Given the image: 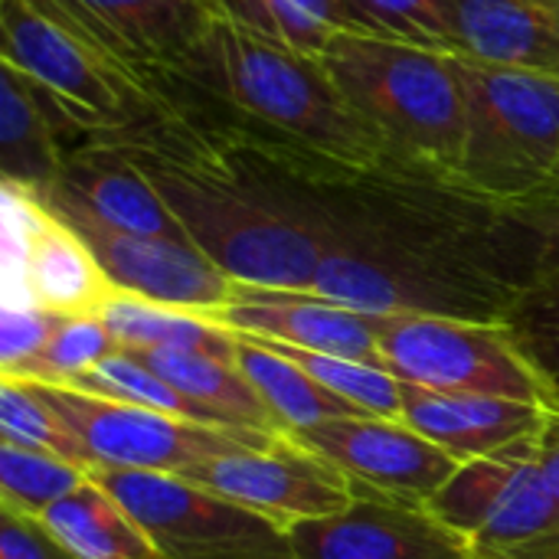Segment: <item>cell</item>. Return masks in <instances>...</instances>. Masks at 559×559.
<instances>
[{"label": "cell", "instance_id": "obj_5", "mask_svg": "<svg viewBox=\"0 0 559 559\" xmlns=\"http://www.w3.org/2000/svg\"><path fill=\"white\" fill-rule=\"evenodd\" d=\"M3 62L46 88L88 131L154 108L151 85L49 0H3Z\"/></svg>", "mask_w": 559, "mask_h": 559}, {"label": "cell", "instance_id": "obj_3", "mask_svg": "<svg viewBox=\"0 0 559 559\" xmlns=\"http://www.w3.org/2000/svg\"><path fill=\"white\" fill-rule=\"evenodd\" d=\"M318 62L403 174L452 187L465 144V95L449 52L337 29Z\"/></svg>", "mask_w": 559, "mask_h": 559}, {"label": "cell", "instance_id": "obj_25", "mask_svg": "<svg viewBox=\"0 0 559 559\" xmlns=\"http://www.w3.org/2000/svg\"><path fill=\"white\" fill-rule=\"evenodd\" d=\"M341 29L409 43L432 52H459L452 0H337Z\"/></svg>", "mask_w": 559, "mask_h": 559}, {"label": "cell", "instance_id": "obj_13", "mask_svg": "<svg viewBox=\"0 0 559 559\" xmlns=\"http://www.w3.org/2000/svg\"><path fill=\"white\" fill-rule=\"evenodd\" d=\"M354 495L347 511L288 531L295 559H478L475 547L426 504L360 488Z\"/></svg>", "mask_w": 559, "mask_h": 559}, {"label": "cell", "instance_id": "obj_24", "mask_svg": "<svg viewBox=\"0 0 559 559\" xmlns=\"http://www.w3.org/2000/svg\"><path fill=\"white\" fill-rule=\"evenodd\" d=\"M213 20L278 43L301 56H321L341 29L337 0H203Z\"/></svg>", "mask_w": 559, "mask_h": 559}, {"label": "cell", "instance_id": "obj_14", "mask_svg": "<svg viewBox=\"0 0 559 559\" xmlns=\"http://www.w3.org/2000/svg\"><path fill=\"white\" fill-rule=\"evenodd\" d=\"M210 321L236 334H249L301 350L334 354L386 370L380 354V334H377L380 318L344 308L318 292L236 285L229 301L219 311H213Z\"/></svg>", "mask_w": 559, "mask_h": 559}, {"label": "cell", "instance_id": "obj_11", "mask_svg": "<svg viewBox=\"0 0 559 559\" xmlns=\"http://www.w3.org/2000/svg\"><path fill=\"white\" fill-rule=\"evenodd\" d=\"M180 478L269 518L282 531L341 514L357 498L350 481L334 465L301 449L288 436L269 449H246L200 462Z\"/></svg>", "mask_w": 559, "mask_h": 559}, {"label": "cell", "instance_id": "obj_22", "mask_svg": "<svg viewBox=\"0 0 559 559\" xmlns=\"http://www.w3.org/2000/svg\"><path fill=\"white\" fill-rule=\"evenodd\" d=\"M236 367L265 400L269 413L278 419L285 436L305 432V429H314L344 416H370L357 409L354 403L334 396L321 383H314L298 364H292L288 357H282L278 350H272L269 344L255 337L236 334Z\"/></svg>", "mask_w": 559, "mask_h": 559}, {"label": "cell", "instance_id": "obj_38", "mask_svg": "<svg viewBox=\"0 0 559 559\" xmlns=\"http://www.w3.org/2000/svg\"><path fill=\"white\" fill-rule=\"evenodd\" d=\"M550 403H554V406H557V409H559V396H554V400H550Z\"/></svg>", "mask_w": 559, "mask_h": 559}, {"label": "cell", "instance_id": "obj_6", "mask_svg": "<svg viewBox=\"0 0 559 559\" xmlns=\"http://www.w3.org/2000/svg\"><path fill=\"white\" fill-rule=\"evenodd\" d=\"M377 334L386 370L403 383L439 393L508 396L544 406L554 400L501 321L396 314L380 318Z\"/></svg>", "mask_w": 559, "mask_h": 559}, {"label": "cell", "instance_id": "obj_15", "mask_svg": "<svg viewBox=\"0 0 559 559\" xmlns=\"http://www.w3.org/2000/svg\"><path fill=\"white\" fill-rule=\"evenodd\" d=\"M138 79L187 75L206 26L203 0H49Z\"/></svg>", "mask_w": 559, "mask_h": 559}, {"label": "cell", "instance_id": "obj_18", "mask_svg": "<svg viewBox=\"0 0 559 559\" xmlns=\"http://www.w3.org/2000/svg\"><path fill=\"white\" fill-rule=\"evenodd\" d=\"M465 59L559 79V7L540 0H452Z\"/></svg>", "mask_w": 559, "mask_h": 559}, {"label": "cell", "instance_id": "obj_8", "mask_svg": "<svg viewBox=\"0 0 559 559\" xmlns=\"http://www.w3.org/2000/svg\"><path fill=\"white\" fill-rule=\"evenodd\" d=\"M33 386L82 439L95 472L121 468V472L183 475L200 462L246 452V449H269L272 442H278L262 432L174 419L144 406L102 400L72 386H46V383H33Z\"/></svg>", "mask_w": 559, "mask_h": 559}, {"label": "cell", "instance_id": "obj_20", "mask_svg": "<svg viewBox=\"0 0 559 559\" xmlns=\"http://www.w3.org/2000/svg\"><path fill=\"white\" fill-rule=\"evenodd\" d=\"M124 354H131L147 370L164 377L170 386H177L193 403L206 406L223 426L262 432V436H275V439L285 436L278 419L269 413L265 400L255 393V386L236 367V360L190 354V350H124Z\"/></svg>", "mask_w": 559, "mask_h": 559}, {"label": "cell", "instance_id": "obj_16", "mask_svg": "<svg viewBox=\"0 0 559 559\" xmlns=\"http://www.w3.org/2000/svg\"><path fill=\"white\" fill-rule=\"evenodd\" d=\"M403 383V380H400ZM550 406L481 393H439L403 383V423L455 455L459 462L491 459L534 442Z\"/></svg>", "mask_w": 559, "mask_h": 559}, {"label": "cell", "instance_id": "obj_7", "mask_svg": "<svg viewBox=\"0 0 559 559\" xmlns=\"http://www.w3.org/2000/svg\"><path fill=\"white\" fill-rule=\"evenodd\" d=\"M144 527L164 559H295L292 534L269 518L164 472H92Z\"/></svg>", "mask_w": 559, "mask_h": 559}, {"label": "cell", "instance_id": "obj_23", "mask_svg": "<svg viewBox=\"0 0 559 559\" xmlns=\"http://www.w3.org/2000/svg\"><path fill=\"white\" fill-rule=\"evenodd\" d=\"M118 350H190L236 360V334L203 314L111 292L98 308Z\"/></svg>", "mask_w": 559, "mask_h": 559}, {"label": "cell", "instance_id": "obj_9", "mask_svg": "<svg viewBox=\"0 0 559 559\" xmlns=\"http://www.w3.org/2000/svg\"><path fill=\"white\" fill-rule=\"evenodd\" d=\"M36 200L88 246L105 282L118 295L210 318L229 301L236 288V282L219 272L193 242L121 233L59 197Z\"/></svg>", "mask_w": 559, "mask_h": 559}, {"label": "cell", "instance_id": "obj_28", "mask_svg": "<svg viewBox=\"0 0 559 559\" xmlns=\"http://www.w3.org/2000/svg\"><path fill=\"white\" fill-rule=\"evenodd\" d=\"M118 344L98 314H56V324L36 357H29L13 373V380L46 383V386H69L75 377L92 370L98 360L115 354Z\"/></svg>", "mask_w": 559, "mask_h": 559}, {"label": "cell", "instance_id": "obj_32", "mask_svg": "<svg viewBox=\"0 0 559 559\" xmlns=\"http://www.w3.org/2000/svg\"><path fill=\"white\" fill-rule=\"evenodd\" d=\"M501 324L547 390L559 396V285L521 292Z\"/></svg>", "mask_w": 559, "mask_h": 559}, {"label": "cell", "instance_id": "obj_17", "mask_svg": "<svg viewBox=\"0 0 559 559\" xmlns=\"http://www.w3.org/2000/svg\"><path fill=\"white\" fill-rule=\"evenodd\" d=\"M33 197H59L121 233L190 242L154 183L121 154V147L111 144L69 154L59 180Z\"/></svg>", "mask_w": 559, "mask_h": 559}, {"label": "cell", "instance_id": "obj_36", "mask_svg": "<svg viewBox=\"0 0 559 559\" xmlns=\"http://www.w3.org/2000/svg\"><path fill=\"white\" fill-rule=\"evenodd\" d=\"M540 197H557L559 200V164L557 170H554V177H550V183H547V190H544ZM534 200H537V197H534Z\"/></svg>", "mask_w": 559, "mask_h": 559}, {"label": "cell", "instance_id": "obj_33", "mask_svg": "<svg viewBox=\"0 0 559 559\" xmlns=\"http://www.w3.org/2000/svg\"><path fill=\"white\" fill-rule=\"evenodd\" d=\"M56 324L52 311L26 308V305H3L0 318V373H13L29 357H36Z\"/></svg>", "mask_w": 559, "mask_h": 559}, {"label": "cell", "instance_id": "obj_29", "mask_svg": "<svg viewBox=\"0 0 559 559\" xmlns=\"http://www.w3.org/2000/svg\"><path fill=\"white\" fill-rule=\"evenodd\" d=\"M255 341H262V337H255ZM262 344H269L282 357L298 364L314 383H321L334 396L354 403L357 409H364L370 416H386V419L403 416V383L390 370L360 364V360H347V357H334V354L288 347V344H272V341H262Z\"/></svg>", "mask_w": 559, "mask_h": 559}, {"label": "cell", "instance_id": "obj_34", "mask_svg": "<svg viewBox=\"0 0 559 559\" xmlns=\"http://www.w3.org/2000/svg\"><path fill=\"white\" fill-rule=\"evenodd\" d=\"M0 559H79L72 557L36 518L0 508Z\"/></svg>", "mask_w": 559, "mask_h": 559}, {"label": "cell", "instance_id": "obj_31", "mask_svg": "<svg viewBox=\"0 0 559 559\" xmlns=\"http://www.w3.org/2000/svg\"><path fill=\"white\" fill-rule=\"evenodd\" d=\"M518 269H521V292L527 288H554L559 285V200L537 197L524 203L501 206Z\"/></svg>", "mask_w": 559, "mask_h": 559}, {"label": "cell", "instance_id": "obj_21", "mask_svg": "<svg viewBox=\"0 0 559 559\" xmlns=\"http://www.w3.org/2000/svg\"><path fill=\"white\" fill-rule=\"evenodd\" d=\"M36 521L79 559H164L134 514L95 475Z\"/></svg>", "mask_w": 559, "mask_h": 559}, {"label": "cell", "instance_id": "obj_26", "mask_svg": "<svg viewBox=\"0 0 559 559\" xmlns=\"http://www.w3.org/2000/svg\"><path fill=\"white\" fill-rule=\"evenodd\" d=\"M69 386L72 390H82V393H92V396H102V400L144 406V409H154V413H164V416H174V419H190V423L229 429L206 406H200L190 396H183L177 386H170L164 377H157L154 370H147L141 360H134L124 350L108 354L92 370H85L82 377H75Z\"/></svg>", "mask_w": 559, "mask_h": 559}, {"label": "cell", "instance_id": "obj_2", "mask_svg": "<svg viewBox=\"0 0 559 559\" xmlns=\"http://www.w3.org/2000/svg\"><path fill=\"white\" fill-rule=\"evenodd\" d=\"M118 147L154 183L187 239L236 285L314 292L324 242L262 183L183 164L151 147Z\"/></svg>", "mask_w": 559, "mask_h": 559}, {"label": "cell", "instance_id": "obj_35", "mask_svg": "<svg viewBox=\"0 0 559 559\" xmlns=\"http://www.w3.org/2000/svg\"><path fill=\"white\" fill-rule=\"evenodd\" d=\"M534 459L540 465V475L550 488V495L559 501V409L550 403V413H547V423L534 442Z\"/></svg>", "mask_w": 559, "mask_h": 559}, {"label": "cell", "instance_id": "obj_12", "mask_svg": "<svg viewBox=\"0 0 559 559\" xmlns=\"http://www.w3.org/2000/svg\"><path fill=\"white\" fill-rule=\"evenodd\" d=\"M288 439L334 465L350 488L406 504H426L462 465L409 423L386 416H344Z\"/></svg>", "mask_w": 559, "mask_h": 559}, {"label": "cell", "instance_id": "obj_19", "mask_svg": "<svg viewBox=\"0 0 559 559\" xmlns=\"http://www.w3.org/2000/svg\"><path fill=\"white\" fill-rule=\"evenodd\" d=\"M56 121L79 124L46 88L20 75L3 62L0 69V174L26 193H43L52 187L66 167V151L59 144Z\"/></svg>", "mask_w": 559, "mask_h": 559}, {"label": "cell", "instance_id": "obj_37", "mask_svg": "<svg viewBox=\"0 0 559 559\" xmlns=\"http://www.w3.org/2000/svg\"><path fill=\"white\" fill-rule=\"evenodd\" d=\"M540 3H550V7H559V0H540Z\"/></svg>", "mask_w": 559, "mask_h": 559}, {"label": "cell", "instance_id": "obj_4", "mask_svg": "<svg viewBox=\"0 0 559 559\" xmlns=\"http://www.w3.org/2000/svg\"><path fill=\"white\" fill-rule=\"evenodd\" d=\"M465 95V144L452 187L488 203H524L559 164V79L452 56Z\"/></svg>", "mask_w": 559, "mask_h": 559}, {"label": "cell", "instance_id": "obj_10", "mask_svg": "<svg viewBox=\"0 0 559 559\" xmlns=\"http://www.w3.org/2000/svg\"><path fill=\"white\" fill-rule=\"evenodd\" d=\"M108 295L88 246L33 193L3 183V305L98 314Z\"/></svg>", "mask_w": 559, "mask_h": 559}, {"label": "cell", "instance_id": "obj_27", "mask_svg": "<svg viewBox=\"0 0 559 559\" xmlns=\"http://www.w3.org/2000/svg\"><path fill=\"white\" fill-rule=\"evenodd\" d=\"M0 442L56 455L82 465L85 472H95L92 455L85 452L72 426L43 400V393L33 383L13 377H0Z\"/></svg>", "mask_w": 559, "mask_h": 559}, {"label": "cell", "instance_id": "obj_1", "mask_svg": "<svg viewBox=\"0 0 559 559\" xmlns=\"http://www.w3.org/2000/svg\"><path fill=\"white\" fill-rule=\"evenodd\" d=\"M187 79L236 111L282 131L311 157H324L350 174L396 167L390 147L347 105L318 56H301L233 23L210 20Z\"/></svg>", "mask_w": 559, "mask_h": 559}, {"label": "cell", "instance_id": "obj_30", "mask_svg": "<svg viewBox=\"0 0 559 559\" xmlns=\"http://www.w3.org/2000/svg\"><path fill=\"white\" fill-rule=\"evenodd\" d=\"M92 472H85L75 462L3 445L0 442V508L39 518L46 508L62 501L69 491H75Z\"/></svg>", "mask_w": 559, "mask_h": 559}]
</instances>
